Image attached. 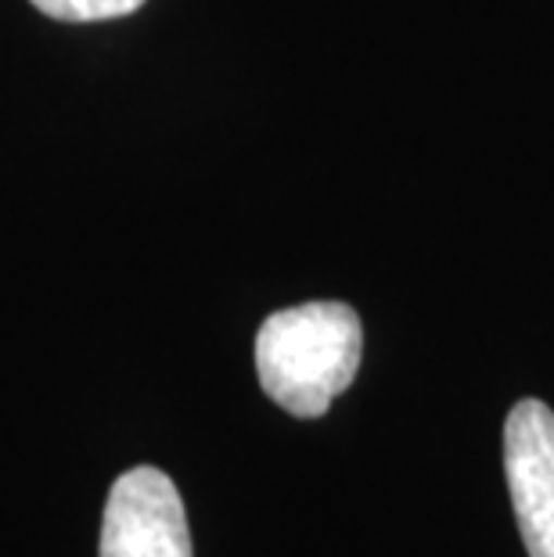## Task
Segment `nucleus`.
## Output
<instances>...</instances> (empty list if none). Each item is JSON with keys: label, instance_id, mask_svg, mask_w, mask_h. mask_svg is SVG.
Returning a JSON list of instances; mask_svg holds the SVG:
<instances>
[{"label": "nucleus", "instance_id": "nucleus-1", "mask_svg": "<svg viewBox=\"0 0 554 557\" xmlns=\"http://www.w3.org/2000/svg\"><path fill=\"white\" fill-rule=\"evenodd\" d=\"M364 357L360 317L346 302H303L263 320L256 374L263 393L292 418H324L353 385Z\"/></svg>", "mask_w": 554, "mask_h": 557}, {"label": "nucleus", "instance_id": "nucleus-2", "mask_svg": "<svg viewBox=\"0 0 554 557\" xmlns=\"http://www.w3.org/2000/svg\"><path fill=\"white\" fill-rule=\"evenodd\" d=\"M101 557H192L184 500L167 471L140 465L112 482Z\"/></svg>", "mask_w": 554, "mask_h": 557}, {"label": "nucleus", "instance_id": "nucleus-3", "mask_svg": "<svg viewBox=\"0 0 554 557\" xmlns=\"http://www.w3.org/2000/svg\"><path fill=\"white\" fill-rule=\"evenodd\" d=\"M504 475L529 557H554V410L547 403L522 399L512 407L504 421Z\"/></svg>", "mask_w": 554, "mask_h": 557}, {"label": "nucleus", "instance_id": "nucleus-4", "mask_svg": "<svg viewBox=\"0 0 554 557\" xmlns=\"http://www.w3.org/2000/svg\"><path fill=\"white\" fill-rule=\"evenodd\" d=\"M29 4L58 22H109L134 15L137 8H145V0H29Z\"/></svg>", "mask_w": 554, "mask_h": 557}]
</instances>
